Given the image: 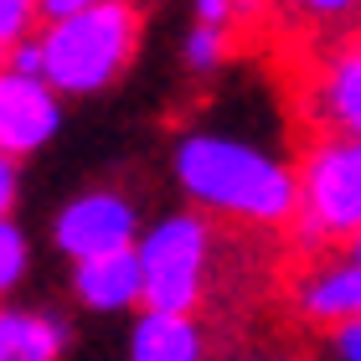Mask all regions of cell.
Segmentation results:
<instances>
[{"label": "cell", "mask_w": 361, "mask_h": 361, "mask_svg": "<svg viewBox=\"0 0 361 361\" xmlns=\"http://www.w3.org/2000/svg\"><path fill=\"white\" fill-rule=\"evenodd\" d=\"M68 109L47 78H21L0 62V155L31 160L62 135Z\"/></svg>", "instance_id": "obj_7"}, {"label": "cell", "mask_w": 361, "mask_h": 361, "mask_svg": "<svg viewBox=\"0 0 361 361\" xmlns=\"http://www.w3.org/2000/svg\"><path fill=\"white\" fill-rule=\"evenodd\" d=\"M124 361H207V331L196 315H155L140 310L129 325Z\"/></svg>", "instance_id": "obj_11"}, {"label": "cell", "mask_w": 361, "mask_h": 361, "mask_svg": "<svg viewBox=\"0 0 361 361\" xmlns=\"http://www.w3.org/2000/svg\"><path fill=\"white\" fill-rule=\"evenodd\" d=\"M289 305H294V315L305 325H315V331L361 320V269L346 253H315L289 279Z\"/></svg>", "instance_id": "obj_8"}, {"label": "cell", "mask_w": 361, "mask_h": 361, "mask_svg": "<svg viewBox=\"0 0 361 361\" xmlns=\"http://www.w3.org/2000/svg\"><path fill=\"white\" fill-rule=\"evenodd\" d=\"M294 171H300V217H294L300 248H346L361 233V140H305Z\"/></svg>", "instance_id": "obj_4"}, {"label": "cell", "mask_w": 361, "mask_h": 361, "mask_svg": "<svg viewBox=\"0 0 361 361\" xmlns=\"http://www.w3.org/2000/svg\"><path fill=\"white\" fill-rule=\"evenodd\" d=\"M191 21H196V26L233 31V26L243 21V6H238V0H191Z\"/></svg>", "instance_id": "obj_17"}, {"label": "cell", "mask_w": 361, "mask_h": 361, "mask_svg": "<svg viewBox=\"0 0 361 361\" xmlns=\"http://www.w3.org/2000/svg\"><path fill=\"white\" fill-rule=\"evenodd\" d=\"M73 320L52 305H0V361H62Z\"/></svg>", "instance_id": "obj_10"}, {"label": "cell", "mask_w": 361, "mask_h": 361, "mask_svg": "<svg viewBox=\"0 0 361 361\" xmlns=\"http://www.w3.org/2000/svg\"><path fill=\"white\" fill-rule=\"evenodd\" d=\"M98 0H42V26H57V21H73V16L93 11Z\"/></svg>", "instance_id": "obj_20"}, {"label": "cell", "mask_w": 361, "mask_h": 361, "mask_svg": "<svg viewBox=\"0 0 361 361\" xmlns=\"http://www.w3.org/2000/svg\"><path fill=\"white\" fill-rule=\"evenodd\" d=\"M227 62H233V31H217V26H186V37H180V68L191 78H212L222 73Z\"/></svg>", "instance_id": "obj_12"}, {"label": "cell", "mask_w": 361, "mask_h": 361, "mask_svg": "<svg viewBox=\"0 0 361 361\" xmlns=\"http://www.w3.org/2000/svg\"><path fill=\"white\" fill-rule=\"evenodd\" d=\"M31 274V238L16 217H0V305L26 284Z\"/></svg>", "instance_id": "obj_13"}, {"label": "cell", "mask_w": 361, "mask_h": 361, "mask_svg": "<svg viewBox=\"0 0 361 361\" xmlns=\"http://www.w3.org/2000/svg\"><path fill=\"white\" fill-rule=\"evenodd\" d=\"M300 114L310 140H361V37H346L305 78Z\"/></svg>", "instance_id": "obj_6"}, {"label": "cell", "mask_w": 361, "mask_h": 361, "mask_svg": "<svg viewBox=\"0 0 361 361\" xmlns=\"http://www.w3.org/2000/svg\"><path fill=\"white\" fill-rule=\"evenodd\" d=\"M140 253V310L155 315H196L212 294V264H217V222L202 217L196 207L160 212L145 222L135 243Z\"/></svg>", "instance_id": "obj_3"}, {"label": "cell", "mask_w": 361, "mask_h": 361, "mask_svg": "<svg viewBox=\"0 0 361 361\" xmlns=\"http://www.w3.org/2000/svg\"><path fill=\"white\" fill-rule=\"evenodd\" d=\"M289 11L300 21L331 31V26H356L361 21V0H289Z\"/></svg>", "instance_id": "obj_15"}, {"label": "cell", "mask_w": 361, "mask_h": 361, "mask_svg": "<svg viewBox=\"0 0 361 361\" xmlns=\"http://www.w3.org/2000/svg\"><path fill=\"white\" fill-rule=\"evenodd\" d=\"M238 6H243V16H253L258 6H264V0H238Z\"/></svg>", "instance_id": "obj_22"}, {"label": "cell", "mask_w": 361, "mask_h": 361, "mask_svg": "<svg viewBox=\"0 0 361 361\" xmlns=\"http://www.w3.org/2000/svg\"><path fill=\"white\" fill-rule=\"evenodd\" d=\"M140 233H145L140 202L119 186H83L78 196H68V202L57 207V217H52V248L68 258V264L135 248Z\"/></svg>", "instance_id": "obj_5"}, {"label": "cell", "mask_w": 361, "mask_h": 361, "mask_svg": "<svg viewBox=\"0 0 361 361\" xmlns=\"http://www.w3.org/2000/svg\"><path fill=\"white\" fill-rule=\"evenodd\" d=\"M21 207V160L0 155V217H16Z\"/></svg>", "instance_id": "obj_18"}, {"label": "cell", "mask_w": 361, "mask_h": 361, "mask_svg": "<svg viewBox=\"0 0 361 361\" xmlns=\"http://www.w3.org/2000/svg\"><path fill=\"white\" fill-rule=\"evenodd\" d=\"M37 42H42V78L62 104L109 93L140 57L145 6L140 0H98L93 11L73 16V21L42 26Z\"/></svg>", "instance_id": "obj_2"}, {"label": "cell", "mask_w": 361, "mask_h": 361, "mask_svg": "<svg viewBox=\"0 0 361 361\" xmlns=\"http://www.w3.org/2000/svg\"><path fill=\"white\" fill-rule=\"evenodd\" d=\"M6 68L11 73H21V78H42V42L31 37V42H21L16 52L6 57Z\"/></svg>", "instance_id": "obj_19"}, {"label": "cell", "mask_w": 361, "mask_h": 361, "mask_svg": "<svg viewBox=\"0 0 361 361\" xmlns=\"http://www.w3.org/2000/svg\"><path fill=\"white\" fill-rule=\"evenodd\" d=\"M68 289H73V300L83 305L88 315H129V310H140V300H145L140 253L119 248V253L83 258V264H73Z\"/></svg>", "instance_id": "obj_9"}, {"label": "cell", "mask_w": 361, "mask_h": 361, "mask_svg": "<svg viewBox=\"0 0 361 361\" xmlns=\"http://www.w3.org/2000/svg\"><path fill=\"white\" fill-rule=\"evenodd\" d=\"M341 253H346V258H351V264L361 269V233H356V238H351V243H346V248H341Z\"/></svg>", "instance_id": "obj_21"}, {"label": "cell", "mask_w": 361, "mask_h": 361, "mask_svg": "<svg viewBox=\"0 0 361 361\" xmlns=\"http://www.w3.org/2000/svg\"><path fill=\"white\" fill-rule=\"evenodd\" d=\"M42 31V0H0V62Z\"/></svg>", "instance_id": "obj_14"}, {"label": "cell", "mask_w": 361, "mask_h": 361, "mask_svg": "<svg viewBox=\"0 0 361 361\" xmlns=\"http://www.w3.org/2000/svg\"><path fill=\"white\" fill-rule=\"evenodd\" d=\"M171 180L212 222L294 227L300 217V171L289 155L233 129L191 124L171 140Z\"/></svg>", "instance_id": "obj_1"}, {"label": "cell", "mask_w": 361, "mask_h": 361, "mask_svg": "<svg viewBox=\"0 0 361 361\" xmlns=\"http://www.w3.org/2000/svg\"><path fill=\"white\" fill-rule=\"evenodd\" d=\"M320 361H361V320L320 331Z\"/></svg>", "instance_id": "obj_16"}]
</instances>
